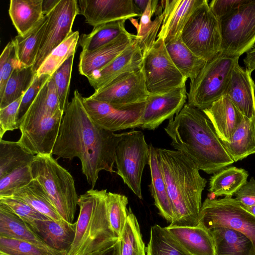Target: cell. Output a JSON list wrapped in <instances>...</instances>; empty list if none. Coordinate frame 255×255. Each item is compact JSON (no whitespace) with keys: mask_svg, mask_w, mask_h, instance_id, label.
<instances>
[{"mask_svg":"<svg viewBox=\"0 0 255 255\" xmlns=\"http://www.w3.org/2000/svg\"><path fill=\"white\" fill-rule=\"evenodd\" d=\"M74 55L70 57L52 76L55 81L59 107L65 112L69 103L68 97Z\"/></svg>","mask_w":255,"mask_h":255,"instance_id":"7bdbcfd3","label":"cell"},{"mask_svg":"<svg viewBox=\"0 0 255 255\" xmlns=\"http://www.w3.org/2000/svg\"><path fill=\"white\" fill-rule=\"evenodd\" d=\"M248 176V171L243 168L225 167L211 177L209 191L216 196H233L247 181Z\"/></svg>","mask_w":255,"mask_h":255,"instance_id":"836d02e7","label":"cell"},{"mask_svg":"<svg viewBox=\"0 0 255 255\" xmlns=\"http://www.w3.org/2000/svg\"><path fill=\"white\" fill-rule=\"evenodd\" d=\"M181 39L196 55L209 61L221 50L220 20L211 11L208 1L204 0L185 24Z\"/></svg>","mask_w":255,"mask_h":255,"instance_id":"52a82bcc","label":"cell"},{"mask_svg":"<svg viewBox=\"0 0 255 255\" xmlns=\"http://www.w3.org/2000/svg\"><path fill=\"white\" fill-rule=\"evenodd\" d=\"M241 206L247 211L255 216V205L247 206L241 205Z\"/></svg>","mask_w":255,"mask_h":255,"instance_id":"9f6ffc18","label":"cell"},{"mask_svg":"<svg viewBox=\"0 0 255 255\" xmlns=\"http://www.w3.org/2000/svg\"><path fill=\"white\" fill-rule=\"evenodd\" d=\"M0 236L23 240L34 244L51 255H67L47 245L29 225L0 204Z\"/></svg>","mask_w":255,"mask_h":255,"instance_id":"d4e9b609","label":"cell"},{"mask_svg":"<svg viewBox=\"0 0 255 255\" xmlns=\"http://www.w3.org/2000/svg\"><path fill=\"white\" fill-rule=\"evenodd\" d=\"M136 35L128 31L109 43L91 52H81L79 57V73L88 78L115 59L136 39Z\"/></svg>","mask_w":255,"mask_h":255,"instance_id":"d6986e66","label":"cell"},{"mask_svg":"<svg viewBox=\"0 0 255 255\" xmlns=\"http://www.w3.org/2000/svg\"><path fill=\"white\" fill-rule=\"evenodd\" d=\"M78 2L77 0H60L48 14L46 28L32 66L35 73L49 54L72 33L74 21L79 14Z\"/></svg>","mask_w":255,"mask_h":255,"instance_id":"7c38bea8","label":"cell"},{"mask_svg":"<svg viewBox=\"0 0 255 255\" xmlns=\"http://www.w3.org/2000/svg\"><path fill=\"white\" fill-rule=\"evenodd\" d=\"M42 0H11L8 13L18 34L24 35L44 16Z\"/></svg>","mask_w":255,"mask_h":255,"instance_id":"f546056e","label":"cell"},{"mask_svg":"<svg viewBox=\"0 0 255 255\" xmlns=\"http://www.w3.org/2000/svg\"><path fill=\"white\" fill-rule=\"evenodd\" d=\"M165 42L172 62L183 75L190 81L194 80L206 64L204 59L196 55L185 44L181 35Z\"/></svg>","mask_w":255,"mask_h":255,"instance_id":"83f0119b","label":"cell"},{"mask_svg":"<svg viewBox=\"0 0 255 255\" xmlns=\"http://www.w3.org/2000/svg\"><path fill=\"white\" fill-rule=\"evenodd\" d=\"M35 75L32 66H20L15 68L6 83L2 97L0 98V109L23 97L31 85Z\"/></svg>","mask_w":255,"mask_h":255,"instance_id":"74e56055","label":"cell"},{"mask_svg":"<svg viewBox=\"0 0 255 255\" xmlns=\"http://www.w3.org/2000/svg\"><path fill=\"white\" fill-rule=\"evenodd\" d=\"M35 155L18 141L0 139V178L19 168L30 165Z\"/></svg>","mask_w":255,"mask_h":255,"instance_id":"d590c367","label":"cell"},{"mask_svg":"<svg viewBox=\"0 0 255 255\" xmlns=\"http://www.w3.org/2000/svg\"><path fill=\"white\" fill-rule=\"evenodd\" d=\"M79 39V31H73L45 58L36 71V75L45 74L52 76L70 57L75 55Z\"/></svg>","mask_w":255,"mask_h":255,"instance_id":"f35d334b","label":"cell"},{"mask_svg":"<svg viewBox=\"0 0 255 255\" xmlns=\"http://www.w3.org/2000/svg\"><path fill=\"white\" fill-rule=\"evenodd\" d=\"M245 1L246 0H213L209 3V6L213 14L220 20Z\"/></svg>","mask_w":255,"mask_h":255,"instance_id":"681fc988","label":"cell"},{"mask_svg":"<svg viewBox=\"0 0 255 255\" xmlns=\"http://www.w3.org/2000/svg\"><path fill=\"white\" fill-rule=\"evenodd\" d=\"M220 53L240 57L255 45V0L245 2L220 20Z\"/></svg>","mask_w":255,"mask_h":255,"instance_id":"9c48e42d","label":"cell"},{"mask_svg":"<svg viewBox=\"0 0 255 255\" xmlns=\"http://www.w3.org/2000/svg\"><path fill=\"white\" fill-rule=\"evenodd\" d=\"M148 165L151 174L150 192L159 214L170 224L176 220V215L167 187L160 169L156 148L149 145Z\"/></svg>","mask_w":255,"mask_h":255,"instance_id":"484cf974","label":"cell"},{"mask_svg":"<svg viewBox=\"0 0 255 255\" xmlns=\"http://www.w3.org/2000/svg\"><path fill=\"white\" fill-rule=\"evenodd\" d=\"M60 0H42V10L44 15L49 13L58 4Z\"/></svg>","mask_w":255,"mask_h":255,"instance_id":"db71d44e","label":"cell"},{"mask_svg":"<svg viewBox=\"0 0 255 255\" xmlns=\"http://www.w3.org/2000/svg\"><path fill=\"white\" fill-rule=\"evenodd\" d=\"M222 143L234 162L255 153V116L244 120L230 141Z\"/></svg>","mask_w":255,"mask_h":255,"instance_id":"f1b7e54d","label":"cell"},{"mask_svg":"<svg viewBox=\"0 0 255 255\" xmlns=\"http://www.w3.org/2000/svg\"><path fill=\"white\" fill-rule=\"evenodd\" d=\"M128 198L122 194L108 192L107 211L110 228L118 238L123 232L128 215Z\"/></svg>","mask_w":255,"mask_h":255,"instance_id":"60d3db41","label":"cell"},{"mask_svg":"<svg viewBox=\"0 0 255 255\" xmlns=\"http://www.w3.org/2000/svg\"><path fill=\"white\" fill-rule=\"evenodd\" d=\"M19 63L14 43L12 39L6 45L0 56V98L2 97L6 83Z\"/></svg>","mask_w":255,"mask_h":255,"instance_id":"f6af8a7d","label":"cell"},{"mask_svg":"<svg viewBox=\"0 0 255 255\" xmlns=\"http://www.w3.org/2000/svg\"><path fill=\"white\" fill-rule=\"evenodd\" d=\"M33 179L30 165L19 168L0 178V198L11 197Z\"/></svg>","mask_w":255,"mask_h":255,"instance_id":"b9f144b4","label":"cell"},{"mask_svg":"<svg viewBox=\"0 0 255 255\" xmlns=\"http://www.w3.org/2000/svg\"><path fill=\"white\" fill-rule=\"evenodd\" d=\"M145 251L146 255H191L165 227L158 225L150 228L149 241Z\"/></svg>","mask_w":255,"mask_h":255,"instance_id":"ab89813d","label":"cell"},{"mask_svg":"<svg viewBox=\"0 0 255 255\" xmlns=\"http://www.w3.org/2000/svg\"><path fill=\"white\" fill-rule=\"evenodd\" d=\"M141 69L149 95H161L186 85L185 78L172 62L164 40L157 38L143 54Z\"/></svg>","mask_w":255,"mask_h":255,"instance_id":"8fae6325","label":"cell"},{"mask_svg":"<svg viewBox=\"0 0 255 255\" xmlns=\"http://www.w3.org/2000/svg\"><path fill=\"white\" fill-rule=\"evenodd\" d=\"M180 246L191 255H215L210 232L201 225L165 227Z\"/></svg>","mask_w":255,"mask_h":255,"instance_id":"cb8c5ba5","label":"cell"},{"mask_svg":"<svg viewBox=\"0 0 255 255\" xmlns=\"http://www.w3.org/2000/svg\"><path fill=\"white\" fill-rule=\"evenodd\" d=\"M29 225L49 247L68 254L74 239L76 222L48 219L36 220Z\"/></svg>","mask_w":255,"mask_h":255,"instance_id":"603a6c76","label":"cell"},{"mask_svg":"<svg viewBox=\"0 0 255 255\" xmlns=\"http://www.w3.org/2000/svg\"><path fill=\"white\" fill-rule=\"evenodd\" d=\"M186 85L161 95H149L145 102L140 128L154 130L178 114L187 99Z\"/></svg>","mask_w":255,"mask_h":255,"instance_id":"2e32d148","label":"cell"},{"mask_svg":"<svg viewBox=\"0 0 255 255\" xmlns=\"http://www.w3.org/2000/svg\"><path fill=\"white\" fill-rule=\"evenodd\" d=\"M148 161L149 145L143 132L133 130L123 133L116 149L117 173L140 199L142 175Z\"/></svg>","mask_w":255,"mask_h":255,"instance_id":"30bf717a","label":"cell"},{"mask_svg":"<svg viewBox=\"0 0 255 255\" xmlns=\"http://www.w3.org/2000/svg\"><path fill=\"white\" fill-rule=\"evenodd\" d=\"M198 225L208 231L225 227L240 232L252 241L255 249V216L232 196L207 198L202 205Z\"/></svg>","mask_w":255,"mask_h":255,"instance_id":"ba28073f","label":"cell"},{"mask_svg":"<svg viewBox=\"0 0 255 255\" xmlns=\"http://www.w3.org/2000/svg\"><path fill=\"white\" fill-rule=\"evenodd\" d=\"M22 97L0 109V138L7 131L19 129L17 114Z\"/></svg>","mask_w":255,"mask_h":255,"instance_id":"c3c4849f","label":"cell"},{"mask_svg":"<svg viewBox=\"0 0 255 255\" xmlns=\"http://www.w3.org/2000/svg\"><path fill=\"white\" fill-rule=\"evenodd\" d=\"M119 239V238H118ZM118 239L101 248L86 255H113L115 245Z\"/></svg>","mask_w":255,"mask_h":255,"instance_id":"f5cc1de1","label":"cell"},{"mask_svg":"<svg viewBox=\"0 0 255 255\" xmlns=\"http://www.w3.org/2000/svg\"><path fill=\"white\" fill-rule=\"evenodd\" d=\"M142 69L123 74L89 97L114 105L145 102L149 96Z\"/></svg>","mask_w":255,"mask_h":255,"instance_id":"5bb4252c","label":"cell"},{"mask_svg":"<svg viewBox=\"0 0 255 255\" xmlns=\"http://www.w3.org/2000/svg\"><path fill=\"white\" fill-rule=\"evenodd\" d=\"M235 199L244 206L255 205V179L252 177L235 194Z\"/></svg>","mask_w":255,"mask_h":255,"instance_id":"f907efd6","label":"cell"},{"mask_svg":"<svg viewBox=\"0 0 255 255\" xmlns=\"http://www.w3.org/2000/svg\"><path fill=\"white\" fill-rule=\"evenodd\" d=\"M239 59L219 53L207 61L196 78L190 81L187 103L203 111L226 95L233 70Z\"/></svg>","mask_w":255,"mask_h":255,"instance_id":"8992f818","label":"cell"},{"mask_svg":"<svg viewBox=\"0 0 255 255\" xmlns=\"http://www.w3.org/2000/svg\"><path fill=\"white\" fill-rule=\"evenodd\" d=\"M244 62L246 69L250 73L255 70V45L247 53Z\"/></svg>","mask_w":255,"mask_h":255,"instance_id":"816d5d0a","label":"cell"},{"mask_svg":"<svg viewBox=\"0 0 255 255\" xmlns=\"http://www.w3.org/2000/svg\"><path fill=\"white\" fill-rule=\"evenodd\" d=\"M51 77L45 74L35 75L31 85L22 97L17 114L19 125L20 121L25 115L41 89Z\"/></svg>","mask_w":255,"mask_h":255,"instance_id":"7dc6e473","label":"cell"},{"mask_svg":"<svg viewBox=\"0 0 255 255\" xmlns=\"http://www.w3.org/2000/svg\"><path fill=\"white\" fill-rule=\"evenodd\" d=\"M30 168L61 218L73 223L79 197L72 175L52 155H35Z\"/></svg>","mask_w":255,"mask_h":255,"instance_id":"5b68a950","label":"cell"},{"mask_svg":"<svg viewBox=\"0 0 255 255\" xmlns=\"http://www.w3.org/2000/svg\"><path fill=\"white\" fill-rule=\"evenodd\" d=\"M137 220L130 208L124 229L115 245L113 255H146Z\"/></svg>","mask_w":255,"mask_h":255,"instance_id":"e575fe53","label":"cell"},{"mask_svg":"<svg viewBox=\"0 0 255 255\" xmlns=\"http://www.w3.org/2000/svg\"><path fill=\"white\" fill-rule=\"evenodd\" d=\"M149 0H133L134 2L140 9L142 13L145 10Z\"/></svg>","mask_w":255,"mask_h":255,"instance_id":"11a10c76","label":"cell"},{"mask_svg":"<svg viewBox=\"0 0 255 255\" xmlns=\"http://www.w3.org/2000/svg\"><path fill=\"white\" fill-rule=\"evenodd\" d=\"M212 124L220 139L230 141L244 116L230 98L225 95L203 110Z\"/></svg>","mask_w":255,"mask_h":255,"instance_id":"7402d4cb","label":"cell"},{"mask_svg":"<svg viewBox=\"0 0 255 255\" xmlns=\"http://www.w3.org/2000/svg\"><path fill=\"white\" fill-rule=\"evenodd\" d=\"M83 105L91 119L110 131L140 128L145 102L129 105H114L83 97Z\"/></svg>","mask_w":255,"mask_h":255,"instance_id":"4fadbf2b","label":"cell"},{"mask_svg":"<svg viewBox=\"0 0 255 255\" xmlns=\"http://www.w3.org/2000/svg\"><path fill=\"white\" fill-rule=\"evenodd\" d=\"M209 231L214 241L215 255H255L252 241L242 233L225 227Z\"/></svg>","mask_w":255,"mask_h":255,"instance_id":"4316f807","label":"cell"},{"mask_svg":"<svg viewBox=\"0 0 255 255\" xmlns=\"http://www.w3.org/2000/svg\"><path fill=\"white\" fill-rule=\"evenodd\" d=\"M126 20H120L94 27L88 34H83L79 39L82 52L95 50L111 42L126 31Z\"/></svg>","mask_w":255,"mask_h":255,"instance_id":"8d00e7d4","label":"cell"},{"mask_svg":"<svg viewBox=\"0 0 255 255\" xmlns=\"http://www.w3.org/2000/svg\"><path fill=\"white\" fill-rule=\"evenodd\" d=\"M0 255H51L32 243L0 236Z\"/></svg>","mask_w":255,"mask_h":255,"instance_id":"ee69618b","label":"cell"},{"mask_svg":"<svg viewBox=\"0 0 255 255\" xmlns=\"http://www.w3.org/2000/svg\"><path fill=\"white\" fill-rule=\"evenodd\" d=\"M64 114L59 110L20 130L21 136L17 141L34 155H52Z\"/></svg>","mask_w":255,"mask_h":255,"instance_id":"e0dca14e","label":"cell"},{"mask_svg":"<svg viewBox=\"0 0 255 255\" xmlns=\"http://www.w3.org/2000/svg\"><path fill=\"white\" fill-rule=\"evenodd\" d=\"M159 1L149 0L147 6L140 16L138 24L135 19L131 20L136 27L137 34L136 39L142 55L147 51L154 44L161 27L163 15L161 14L156 16L153 20L152 16L156 12Z\"/></svg>","mask_w":255,"mask_h":255,"instance_id":"1f68e13d","label":"cell"},{"mask_svg":"<svg viewBox=\"0 0 255 255\" xmlns=\"http://www.w3.org/2000/svg\"><path fill=\"white\" fill-rule=\"evenodd\" d=\"M78 6L79 14L94 27L142 15L133 0H79Z\"/></svg>","mask_w":255,"mask_h":255,"instance_id":"9a60e30c","label":"cell"},{"mask_svg":"<svg viewBox=\"0 0 255 255\" xmlns=\"http://www.w3.org/2000/svg\"><path fill=\"white\" fill-rule=\"evenodd\" d=\"M164 129L172 146L207 174L215 173L234 162L203 111L188 103Z\"/></svg>","mask_w":255,"mask_h":255,"instance_id":"7a4b0ae2","label":"cell"},{"mask_svg":"<svg viewBox=\"0 0 255 255\" xmlns=\"http://www.w3.org/2000/svg\"><path fill=\"white\" fill-rule=\"evenodd\" d=\"M106 189H91L80 196L76 232L67 255H86L118 239L108 219Z\"/></svg>","mask_w":255,"mask_h":255,"instance_id":"277c9868","label":"cell"},{"mask_svg":"<svg viewBox=\"0 0 255 255\" xmlns=\"http://www.w3.org/2000/svg\"><path fill=\"white\" fill-rule=\"evenodd\" d=\"M0 204L28 225L36 220L50 219L26 203L11 197L0 198Z\"/></svg>","mask_w":255,"mask_h":255,"instance_id":"bcb514c9","label":"cell"},{"mask_svg":"<svg viewBox=\"0 0 255 255\" xmlns=\"http://www.w3.org/2000/svg\"><path fill=\"white\" fill-rule=\"evenodd\" d=\"M142 59L141 50L135 39L115 59L87 78L95 91H98L120 76L141 69Z\"/></svg>","mask_w":255,"mask_h":255,"instance_id":"ac0fdd59","label":"cell"},{"mask_svg":"<svg viewBox=\"0 0 255 255\" xmlns=\"http://www.w3.org/2000/svg\"><path fill=\"white\" fill-rule=\"evenodd\" d=\"M204 0H166L163 18L157 38L164 42L181 35L182 30L195 10Z\"/></svg>","mask_w":255,"mask_h":255,"instance_id":"ffe728a7","label":"cell"},{"mask_svg":"<svg viewBox=\"0 0 255 255\" xmlns=\"http://www.w3.org/2000/svg\"><path fill=\"white\" fill-rule=\"evenodd\" d=\"M11 197L26 203L52 220L62 219L46 192L36 179H33L28 185L17 190Z\"/></svg>","mask_w":255,"mask_h":255,"instance_id":"d6a6232c","label":"cell"},{"mask_svg":"<svg viewBox=\"0 0 255 255\" xmlns=\"http://www.w3.org/2000/svg\"><path fill=\"white\" fill-rule=\"evenodd\" d=\"M82 99L78 90H75L64 112L52 155L69 160L78 158L82 173L94 189L101 171L115 172L116 149L123 133H116L96 124L87 113Z\"/></svg>","mask_w":255,"mask_h":255,"instance_id":"6da1fadb","label":"cell"},{"mask_svg":"<svg viewBox=\"0 0 255 255\" xmlns=\"http://www.w3.org/2000/svg\"><path fill=\"white\" fill-rule=\"evenodd\" d=\"M158 161L175 214L177 226H195L202 207L207 181L197 164L183 152L156 148Z\"/></svg>","mask_w":255,"mask_h":255,"instance_id":"3957f363","label":"cell"},{"mask_svg":"<svg viewBox=\"0 0 255 255\" xmlns=\"http://www.w3.org/2000/svg\"><path fill=\"white\" fill-rule=\"evenodd\" d=\"M255 84L250 73L237 63L232 72L227 95L242 115L249 119L255 116Z\"/></svg>","mask_w":255,"mask_h":255,"instance_id":"44dd1931","label":"cell"},{"mask_svg":"<svg viewBox=\"0 0 255 255\" xmlns=\"http://www.w3.org/2000/svg\"><path fill=\"white\" fill-rule=\"evenodd\" d=\"M48 14L24 35H17L14 43L19 63L24 67L32 66L35 61L48 21Z\"/></svg>","mask_w":255,"mask_h":255,"instance_id":"4dcf8cb0","label":"cell"}]
</instances>
